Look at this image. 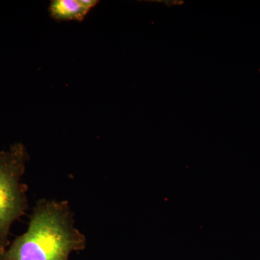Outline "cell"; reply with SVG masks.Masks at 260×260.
Returning a JSON list of instances; mask_svg holds the SVG:
<instances>
[{
  "label": "cell",
  "mask_w": 260,
  "mask_h": 260,
  "mask_svg": "<svg viewBox=\"0 0 260 260\" xmlns=\"http://www.w3.org/2000/svg\"><path fill=\"white\" fill-rule=\"evenodd\" d=\"M85 246L86 238L75 227L68 202L41 200L26 232L0 253V260H70L73 251Z\"/></svg>",
  "instance_id": "obj_1"
},
{
  "label": "cell",
  "mask_w": 260,
  "mask_h": 260,
  "mask_svg": "<svg viewBox=\"0 0 260 260\" xmlns=\"http://www.w3.org/2000/svg\"><path fill=\"white\" fill-rule=\"evenodd\" d=\"M96 0H53L49 10L58 21H83L89 12L96 6Z\"/></svg>",
  "instance_id": "obj_3"
},
{
  "label": "cell",
  "mask_w": 260,
  "mask_h": 260,
  "mask_svg": "<svg viewBox=\"0 0 260 260\" xmlns=\"http://www.w3.org/2000/svg\"><path fill=\"white\" fill-rule=\"evenodd\" d=\"M28 159L21 143L0 151V253L8 244L10 228L28 206L27 188L22 180Z\"/></svg>",
  "instance_id": "obj_2"
}]
</instances>
